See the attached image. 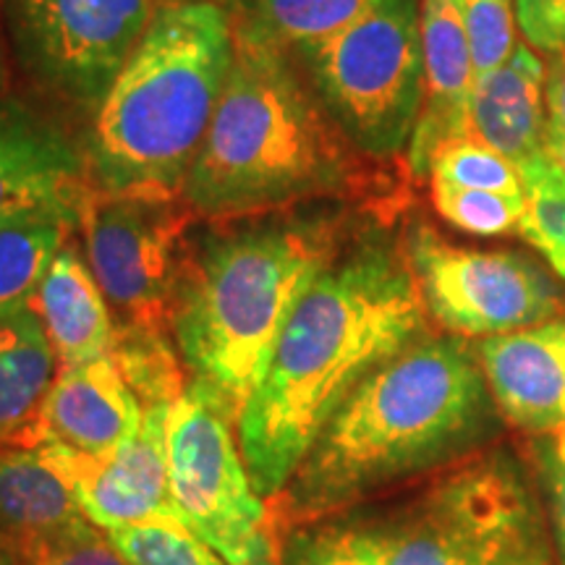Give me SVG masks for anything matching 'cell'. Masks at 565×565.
<instances>
[{
	"label": "cell",
	"instance_id": "1",
	"mask_svg": "<svg viewBox=\"0 0 565 565\" xmlns=\"http://www.w3.org/2000/svg\"><path fill=\"white\" fill-rule=\"evenodd\" d=\"M419 282L406 252L370 238L303 294L238 416V448L257 492L278 498L366 374L424 338Z\"/></svg>",
	"mask_w": 565,
	"mask_h": 565
},
{
	"label": "cell",
	"instance_id": "2",
	"mask_svg": "<svg viewBox=\"0 0 565 565\" xmlns=\"http://www.w3.org/2000/svg\"><path fill=\"white\" fill-rule=\"evenodd\" d=\"M494 419L479 353L458 338H419L366 374L330 416L282 490L288 513L320 519L469 454Z\"/></svg>",
	"mask_w": 565,
	"mask_h": 565
},
{
	"label": "cell",
	"instance_id": "3",
	"mask_svg": "<svg viewBox=\"0 0 565 565\" xmlns=\"http://www.w3.org/2000/svg\"><path fill=\"white\" fill-rule=\"evenodd\" d=\"M233 19L221 3H162L97 105L87 166L100 196L175 200L228 82Z\"/></svg>",
	"mask_w": 565,
	"mask_h": 565
},
{
	"label": "cell",
	"instance_id": "4",
	"mask_svg": "<svg viewBox=\"0 0 565 565\" xmlns=\"http://www.w3.org/2000/svg\"><path fill=\"white\" fill-rule=\"evenodd\" d=\"M333 263L330 231L267 217L210 233L183 265L171 328L194 374L238 422L303 294Z\"/></svg>",
	"mask_w": 565,
	"mask_h": 565
},
{
	"label": "cell",
	"instance_id": "5",
	"mask_svg": "<svg viewBox=\"0 0 565 565\" xmlns=\"http://www.w3.org/2000/svg\"><path fill=\"white\" fill-rule=\"evenodd\" d=\"M233 63L181 196L207 217H242L328 194L349 158L291 55L233 30Z\"/></svg>",
	"mask_w": 565,
	"mask_h": 565
},
{
	"label": "cell",
	"instance_id": "6",
	"mask_svg": "<svg viewBox=\"0 0 565 565\" xmlns=\"http://www.w3.org/2000/svg\"><path fill=\"white\" fill-rule=\"evenodd\" d=\"M303 540L356 565H555L547 513L508 450L456 466L398 511Z\"/></svg>",
	"mask_w": 565,
	"mask_h": 565
},
{
	"label": "cell",
	"instance_id": "7",
	"mask_svg": "<svg viewBox=\"0 0 565 565\" xmlns=\"http://www.w3.org/2000/svg\"><path fill=\"white\" fill-rule=\"evenodd\" d=\"M296 58L359 150L393 158L412 145L424 108L419 0H374L351 26Z\"/></svg>",
	"mask_w": 565,
	"mask_h": 565
},
{
	"label": "cell",
	"instance_id": "8",
	"mask_svg": "<svg viewBox=\"0 0 565 565\" xmlns=\"http://www.w3.org/2000/svg\"><path fill=\"white\" fill-rule=\"evenodd\" d=\"M231 414L204 383L168 414V469L186 526L231 565H278L263 494L246 469Z\"/></svg>",
	"mask_w": 565,
	"mask_h": 565
},
{
	"label": "cell",
	"instance_id": "9",
	"mask_svg": "<svg viewBox=\"0 0 565 565\" xmlns=\"http://www.w3.org/2000/svg\"><path fill=\"white\" fill-rule=\"evenodd\" d=\"M21 66L63 100L97 108L154 17L152 0H3Z\"/></svg>",
	"mask_w": 565,
	"mask_h": 565
},
{
	"label": "cell",
	"instance_id": "10",
	"mask_svg": "<svg viewBox=\"0 0 565 565\" xmlns=\"http://www.w3.org/2000/svg\"><path fill=\"white\" fill-rule=\"evenodd\" d=\"M406 257L424 307L450 333L505 335L561 312L555 282L515 252L466 249L416 225Z\"/></svg>",
	"mask_w": 565,
	"mask_h": 565
},
{
	"label": "cell",
	"instance_id": "11",
	"mask_svg": "<svg viewBox=\"0 0 565 565\" xmlns=\"http://www.w3.org/2000/svg\"><path fill=\"white\" fill-rule=\"evenodd\" d=\"M186 212L175 200L100 196L84 217L89 270L121 324L162 328L171 322L181 278Z\"/></svg>",
	"mask_w": 565,
	"mask_h": 565
},
{
	"label": "cell",
	"instance_id": "12",
	"mask_svg": "<svg viewBox=\"0 0 565 565\" xmlns=\"http://www.w3.org/2000/svg\"><path fill=\"white\" fill-rule=\"evenodd\" d=\"M171 406H145L137 435L110 454L92 456L61 443L34 445L66 479L82 513L103 532L129 524H186L175 505L168 469Z\"/></svg>",
	"mask_w": 565,
	"mask_h": 565
},
{
	"label": "cell",
	"instance_id": "13",
	"mask_svg": "<svg viewBox=\"0 0 565 565\" xmlns=\"http://www.w3.org/2000/svg\"><path fill=\"white\" fill-rule=\"evenodd\" d=\"M95 200L87 154L47 118L0 100V228L21 223L76 228Z\"/></svg>",
	"mask_w": 565,
	"mask_h": 565
},
{
	"label": "cell",
	"instance_id": "14",
	"mask_svg": "<svg viewBox=\"0 0 565 565\" xmlns=\"http://www.w3.org/2000/svg\"><path fill=\"white\" fill-rule=\"evenodd\" d=\"M141 414L145 406L113 356L61 366L19 443H61L82 454H110L137 435Z\"/></svg>",
	"mask_w": 565,
	"mask_h": 565
},
{
	"label": "cell",
	"instance_id": "15",
	"mask_svg": "<svg viewBox=\"0 0 565 565\" xmlns=\"http://www.w3.org/2000/svg\"><path fill=\"white\" fill-rule=\"evenodd\" d=\"M424 108L408 145L416 175L433 171L443 147L471 139V95L477 71L463 24V0H422Z\"/></svg>",
	"mask_w": 565,
	"mask_h": 565
},
{
	"label": "cell",
	"instance_id": "16",
	"mask_svg": "<svg viewBox=\"0 0 565 565\" xmlns=\"http://www.w3.org/2000/svg\"><path fill=\"white\" fill-rule=\"evenodd\" d=\"M498 412L532 435L565 427V317L479 343Z\"/></svg>",
	"mask_w": 565,
	"mask_h": 565
},
{
	"label": "cell",
	"instance_id": "17",
	"mask_svg": "<svg viewBox=\"0 0 565 565\" xmlns=\"http://www.w3.org/2000/svg\"><path fill=\"white\" fill-rule=\"evenodd\" d=\"M89 521L34 445L0 450V565H21Z\"/></svg>",
	"mask_w": 565,
	"mask_h": 565
},
{
	"label": "cell",
	"instance_id": "18",
	"mask_svg": "<svg viewBox=\"0 0 565 565\" xmlns=\"http://www.w3.org/2000/svg\"><path fill=\"white\" fill-rule=\"evenodd\" d=\"M545 66L529 42H515L511 58L477 76L471 95V139L490 147L515 168L545 150Z\"/></svg>",
	"mask_w": 565,
	"mask_h": 565
},
{
	"label": "cell",
	"instance_id": "19",
	"mask_svg": "<svg viewBox=\"0 0 565 565\" xmlns=\"http://www.w3.org/2000/svg\"><path fill=\"white\" fill-rule=\"evenodd\" d=\"M32 309L38 312L61 366L105 359L116 343L108 299L74 246L63 244L42 278Z\"/></svg>",
	"mask_w": 565,
	"mask_h": 565
},
{
	"label": "cell",
	"instance_id": "20",
	"mask_svg": "<svg viewBox=\"0 0 565 565\" xmlns=\"http://www.w3.org/2000/svg\"><path fill=\"white\" fill-rule=\"evenodd\" d=\"M55 351L34 309L0 322V445L24 435L55 377Z\"/></svg>",
	"mask_w": 565,
	"mask_h": 565
},
{
	"label": "cell",
	"instance_id": "21",
	"mask_svg": "<svg viewBox=\"0 0 565 565\" xmlns=\"http://www.w3.org/2000/svg\"><path fill=\"white\" fill-rule=\"evenodd\" d=\"M374 0H246L233 30L286 55L322 45L351 26Z\"/></svg>",
	"mask_w": 565,
	"mask_h": 565
},
{
	"label": "cell",
	"instance_id": "22",
	"mask_svg": "<svg viewBox=\"0 0 565 565\" xmlns=\"http://www.w3.org/2000/svg\"><path fill=\"white\" fill-rule=\"evenodd\" d=\"M71 228L61 223H21L0 228V322L32 309L34 296Z\"/></svg>",
	"mask_w": 565,
	"mask_h": 565
},
{
	"label": "cell",
	"instance_id": "23",
	"mask_svg": "<svg viewBox=\"0 0 565 565\" xmlns=\"http://www.w3.org/2000/svg\"><path fill=\"white\" fill-rule=\"evenodd\" d=\"M113 359L126 377V383L141 406L173 404L186 391L179 353L173 351L162 328H139V324H118Z\"/></svg>",
	"mask_w": 565,
	"mask_h": 565
},
{
	"label": "cell",
	"instance_id": "24",
	"mask_svg": "<svg viewBox=\"0 0 565 565\" xmlns=\"http://www.w3.org/2000/svg\"><path fill=\"white\" fill-rule=\"evenodd\" d=\"M526 212L519 233L565 280V173L547 150L521 168Z\"/></svg>",
	"mask_w": 565,
	"mask_h": 565
},
{
	"label": "cell",
	"instance_id": "25",
	"mask_svg": "<svg viewBox=\"0 0 565 565\" xmlns=\"http://www.w3.org/2000/svg\"><path fill=\"white\" fill-rule=\"evenodd\" d=\"M105 534L129 565H231L186 524H129Z\"/></svg>",
	"mask_w": 565,
	"mask_h": 565
},
{
	"label": "cell",
	"instance_id": "26",
	"mask_svg": "<svg viewBox=\"0 0 565 565\" xmlns=\"http://www.w3.org/2000/svg\"><path fill=\"white\" fill-rule=\"evenodd\" d=\"M433 200L437 212L454 228L475 233V236H503V233L519 231L526 212L524 194L461 189L443 181H433Z\"/></svg>",
	"mask_w": 565,
	"mask_h": 565
},
{
	"label": "cell",
	"instance_id": "27",
	"mask_svg": "<svg viewBox=\"0 0 565 565\" xmlns=\"http://www.w3.org/2000/svg\"><path fill=\"white\" fill-rule=\"evenodd\" d=\"M433 181L450 183L461 189H482V192L500 194H524L519 168L503 154H498L490 147L479 145L475 139L454 141L443 147L433 160Z\"/></svg>",
	"mask_w": 565,
	"mask_h": 565
},
{
	"label": "cell",
	"instance_id": "28",
	"mask_svg": "<svg viewBox=\"0 0 565 565\" xmlns=\"http://www.w3.org/2000/svg\"><path fill=\"white\" fill-rule=\"evenodd\" d=\"M463 24L477 76L490 74L511 58L515 47V0H463Z\"/></svg>",
	"mask_w": 565,
	"mask_h": 565
},
{
	"label": "cell",
	"instance_id": "29",
	"mask_svg": "<svg viewBox=\"0 0 565 565\" xmlns=\"http://www.w3.org/2000/svg\"><path fill=\"white\" fill-rule=\"evenodd\" d=\"M536 466H540L542 490H545V513L557 561L565 565V427L550 435H540L534 443Z\"/></svg>",
	"mask_w": 565,
	"mask_h": 565
},
{
	"label": "cell",
	"instance_id": "30",
	"mask_svg": "<svg viewBox=\"0 0 565 565\" xmlns=\"http://www.w3.org/2000/svg\"><path fill=\"white\" fill-rule=\"evenodd\" d=\"M21 565H129L124 555L110 545L108 534L92 521H84L74 532L38 550Z\"/></svg>",
	"mask_w": 565,
	"mask_h": 565
},
{
	"label": "cell",
	"instance_id": "31",
	"mask_svg": "<svg viewBox=\"0 0 565 565\" xmlns=\"http://www.w3.org/2000/svg\"><path fill=\"white\" fill-rule=\"evenodd\" d=\"M515 24L534 51H563L565 0H515Z\"/></svg>",
	"mask_w": 565,
	"mask_h": 565
},
{
	"label": "cell",
	"instance_id": "32",
	"mask_svg": "<svg viewBox=\"0 0 565 565\" xmlns=\"http://www.w3.org/2000/svg\"><path fill=\"white\" fill-rule=\"evenodd\" d=\"M545 92H547L550 118L565 129V47L563 51L553 53V63H550Z\"/></svg>",
	"mask_w": 565,
	"mask_h": 565
},
{
	"label": "cell",
	"instance_id": "33",
	"mask_svg": "<svg viewBox=\"0 0 565 565\" xmlns=\"http://www.w3.org/2000/svg\"><path fill=\"white\" fill-rule=\"evenodd\" d=\"M296 565H356L345 557L328 553V550L315 547L312 542H307L303 536L296 540Z\"/></svg>",
	"mask_w": 565,
	"mask_h": 565
},
{
	"label": "cell",
	"instance_id": "34",
	"mask_svg": "<svg viewBox=\"0 0 565 565\" xmlns=\"http://www.w3.org/2000/svg\"><path fill=\"white\" fill-rule=\"evenodd\" d=\"M545 150L565 173V129L557 121H553V118H550L545 126Z\"/></svg>",
	"mask_w": 565,
	"mask_h": 565
},
{
	"label": "cell",
	"instance_id": "35",
	"mask_svg": "<svg viewBox=\"0 0 565 565\" xmlns=\"http://www.w3.org/2000/svg\"><path fill=\"white\" fill-rule=\"evenodd\" d=\"M162 3H196V0H162ZM212 3H221V0H212Z\"/></svg>",
	"mask_w": 565,
	"mask_h": 565
},
{
	"label": "cell",
	"instance_id": "36",
	"mask_svg": "<svg viewBox=\"0 0 565 565\" xmlns=\"http://www.w3.org/2000/svg\"><path fill=\"white\" fill-rule=\"evenodd\" d=\"M0 87H3V58H0Z\"/></svg>",
	"mask_w": 565,
	"mask_h": 565
}]
</instances>
